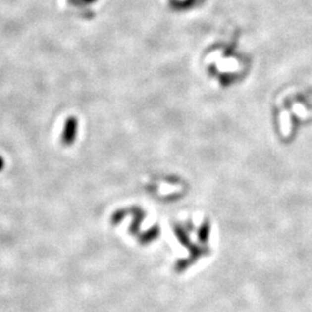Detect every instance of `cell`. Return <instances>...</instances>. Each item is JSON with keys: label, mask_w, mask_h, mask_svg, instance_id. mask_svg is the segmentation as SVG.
Listing matches in <instances>:
<instances>
[{"label": "cell", "mask_w": 312, "mask_h": 312, "mask_svg": "<svg viewBox=\"0 0 312 312\" xmlns=\"http://www.w3.org/2000/svg\"><path fill=\"white\" fill-rule=\"evenodd\" d=\"M3 165H5V161H3V158L0 156V171L3 169Z\"/></svg>", "instance_id": "1"}]
</instances>
